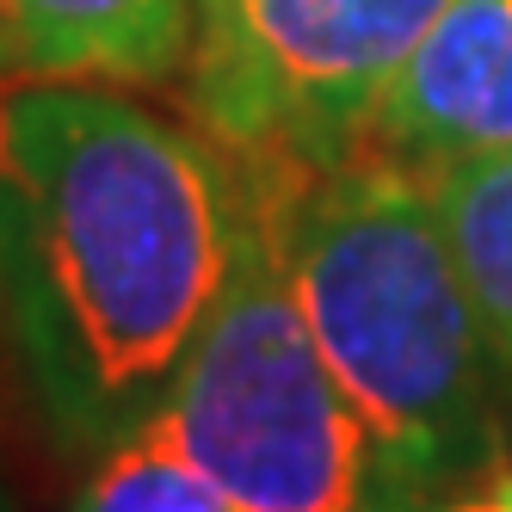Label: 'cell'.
<instances>
[{
  "label": "cell",
  "instance_id": "obj_9",
  "mask_svg": "<svg viewBox=\"0 0 512 512\" xmlns=\"http://www.w3.org/2000/svg\"><path fill=\"white\" fill-rule=\"evenodd\" d=\"M494 506L512 512V475H500V482H494Z\"/></svg>",
  "mask_w": 512,
  "mask_h": 512
},
{
  "label": "cell",
  "instance_id": "obj_7",
  "mask_svg": "<svg viewBox=\"0 0 512 512\" xmlns=\"http://www.w3.org/2000/svg\"><path fill=\"white\" fill-rule=\"evenodd\" d=\"M426 192L475 303V321H482L500 371H512V149L438 167L426 173Z\"/></svg>",
  "mask_w": 512,
  "mask_h": 512
},
{
  "label": "cell",
  "instance_id": "obj_1",
  "mask_svg": "<svg viewBox=\"0 0 512 512\" xmlns=\"http://www.w3.org/2000/svg\"><path fill=\"white\" fill-rule=\"evenodd\" d=\"M235 241L229 149L99 81L0 75V340L68 451L161 420Z\"/></svg>",
  "mask_w": 512,
  "mask_h": 512
},
{
  "label": "cell",
  "instance_id": "obj_8",
  "mask_svg": "<svg viewBox=\"0 0 512 512\" xmlns=\"http://www.w3.org/2000/svg\"><path fill=\"white\" fill-rule=\"evenodd\" d=\"M75 512H235V506L223 500V488H210V475L155 420L99 457V475L87 482Z\"/></svg>",
  "mask_w": 512,
  "mask_h": 512
},
{
  "label": "cell",
  "instance_id": "obj_3",
  "mask_svg": "<svg viewBox=\"0 0 512 512\" xmlns=\"http://www.w3.org/2000/svg\"><path fill=\"white\" fill-rule=\"evenodd\" d=\"M235 167V266L167 395L161 426L235 512H358L371 438L290 290L266 167Z\"/></svg>",
  "mask_w": 512,
  "mask_h": 512
},
{
  "label": "cell",
  "instance_id": "obj_5",
  "mask_svg": "<svg viewBox=\"0 0 512 512\" xmlns=\"http://www.w3.org/2000/svg\"><path fill=\"white\" fill-rule=\"evenodd\" d=\"M512 149V0H451L377 99L364 155L438 173Z\"/></svg>",
  "mask_w": 512,
  "mask_h": 512
},
{
  "label": "cell",
  "instance_id": "obj_4",
  "mask_svg": "<svg viewBox=\"0 0 512 512\" xmlns=\"http://www.w3.org/2000/svg\"><path fill=\"white\" fill-rule=\"evenodd\" d=\"M445 7L451 0H198V130L253 167H334L364 149L377 99Z\"/></svg>",
  "mask_w": 512,
  "mask_h": 512
},
{
  "label": "cell",
  "instance_id": "obj_2",
  "mask_svg": "<svg viewBox=\"0 0 512 512\" xmlns=\"http://www.w3.org/2000/svg\"><path fill=\"white\" fill-rule=\"evenodd\" d=\"M303 321L371 438V482L475 488L494 475V346L475 321L426 179L383 155L266 167Z\"/></svg>",
  "mask_w": 512,
  "mask_h": 512
},
{
  "label": "cell",
  "instance_id": "obj_6",
  "mask_svg": "<svg viewBox=\"0 0 512 512\" xmlns=\"http://www.w3.org/2000/svg\"><path fill=\"white\" fill-rule=\"evenodd\" d=\"M198 44V0H0V75L167 81Z\"/></svg>",
  "mask_w": 512,
  "mask_h": 512
}]
</instances>
